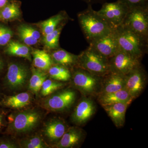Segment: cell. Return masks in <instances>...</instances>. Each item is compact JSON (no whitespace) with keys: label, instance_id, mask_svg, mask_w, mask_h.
<instances>
[{"label":"cell","instance_id":"obj_30","mask_svg":"<svg viewBox=\"0 0 148 148\" xmlns=\"http://www.w3.org/2000/svg\"><path fill=\"white\" fill-rule=\"evenodd\" d=\"M20 146L24 148H46L49 147L42 138L38 135L22 140L20 143Z\"/></svg>","mask_w":148,"mask_h":148},{"label":"cell","instance_id":"obj_3","mask_svg":"<svg viewBox=\"0 0 148 148\" xmlns=\"http://www.w3.org/2000/svg\"><path fill=\"white\" fill-rule=\"evenodd\" d=\"M41 119L40 112L34 109L12 114L8 117L6 132L16 135L28 133L38 126Z\"/></svg>","mask_w":148,"mask_h":148},{"label":"cell","instance_id":"obj_16","mask_svg":"<svg viewBox=\"0 0 148 148\" xmlns=\"http://www.w3.org/2000/svg\"><path fill=\"white\" fill-rule=\"evenodd\" d=\"M125 83V75L110 72L102 77L99 94L115 92L124 89Z\"/></svg>","mask_w":148,"mask_h":148},{"label":"cell","instance_id":"obj_37","mask_svg":"<svg viewBox=\"0 0 148 148\" xmlns=\"http://www.w3.org/2000/svg\"><path fill=\"white\" fill-rule=\"evenodd\" d=\"M4 67L3 61L2 60L1 58H0V72L2 71Z\"/></svg>","mask_w":148,"mask_h":148},{"label":"cell","instance_id":"obj_12","mask_svg":"<svg viewBox=\"0 0 148 148\" xmlns=\"http://www.w3.org/2000/svg\"><path fill=\"white\" fill-rule=\"evenodd\" d=\"M146 83L147 75L141 65L125 75V89L134 100L143 92Z\"/></svg>","mask_w":148,"mask_h":148},{"label":"cell","instance_id":"obj_26","mask_svg":"<svg viewBox=\"0 0 148 148\" xmlns=\"http://www.w3.org/2000/svg\"><path fill=\"white\" fill-rule=\"evenodd\" d=\"M20 15V6L16 1L8 3L0 10V18L5 21L13 20L18 18Z\"/></svg>","mask_w":148,"mask_h":148},{"label":"cell","instance_id":"obj_8","mask_svg":"<svg viewBox=\"0 0 148 148\" xmlns=\"http://www.w3.org/2000/svg\"><path fill=\"white\" fill-rule=\"evenodd\" d=\"M76 99L75 91L71 89H64L51 94L44 100L42 105L44 108L49 111L64 112L72 107Z\"/></svg>","mask_w":148,"mask_h":148},{"label":"cell","instance_id":"obj_13","mask_svg":"<svg viewBox=\"0 0 148 148\" xmlns=\"http://www.w3.org/2000/svg\"><path fill=\"white\" fill-rule=\"evenodd\" d=\"M95 111L94 102L90 98L84 96L74 109L71 116L72 121L77 125H82L90 120Z\"/></svg>","mask_w":148,"mask_h":148},{"label":"cell","instance_id":"obj_9","mask_svg":"<svg viewBox=\"0 0 148 148\" xmlns=\"http://www.w3.org/2000/svg\"><path fill=\"white\" fill-rule=\"evenodd\" d=\"M141 60L119 49L109 59L110 72L126 75L141 66Z\"/></svg>","mask_w":148,"mask_h":148},{"label":"cell","instance_id":"obj_31","mask_svg":"<svg viewBox=\"0 0 148 148\" xmlns=\"http://www.w3.org/2000/svg\"><path fill=\"white\" fill-rule=\"evenodd\" d=\"M13 33L10 29L5 26H0V45L8 44L10 41Z\"/></svg>","mask_w":148,"mask_h":148},{"label":"cell","instance_id":"obj_28","mask_svg":"<svg viewBox=\"0 0 148 148\" xmlns=\"http://www.w3.org/2000/svg\"><path fill=\"white\" fill-rule=\"evenodd\" d=\"M65 86L64 83L52 79H46L41 88V93L43 96H48Z\"/></svg>","mask_w":148,"mask_h":148},{"label":"cell","instance_id":"obj_4","mask_svg":"<svg viewBox=\"0 0 148 148\" xmlns=\"http://www.w3.org/2000/svg\"><path fill=\"white\" fill-rule=\"evenodd\" d=\"M78 56L77 67L101 77L110 72L109 59L90 46Z\"/></svg>","mask_w":148,"mask_h":148},{"label":"cell","instance_id":"obj_29","mask_svg":"<svg viewBox=\"0 0 148 148\" xmlns=\"http://www.w3.org/2000/svg\"><path fill=\"white\" fill-rule=\"evenodd\" d=\"M63 25H60L53 32L44 36L43 42L45 45L49 49H57L59 47V38Z\"/></svg>","mask_w":148,"mask_h":148},{"label":"cell","instance_id":"obj_32","mask_svg":"<svg viewBox=\"0 0 148 148\" xmlns=\"http://www.w3.org/2000/svg\"><path fill=\"white\" fill-rule=\"evenodd\" d=\"M120 1L125 4L129 9L148 5V0H120Z\"/></svg>","mask_w":148,"mask_h":148},{"label":"cell","instance_id":"obj_2","mask_svg":"<svg viewBox=\"0 0 148 148\" xmlns=\"http://www.w3.org/2000/svg\"><path fill=\"white\" fill-rule=\"evenodd\" d=\"M116 31L119 49L141 60L148 50V40L121 25Z\"/></svg>","mask_w":148,"mask_h":148},{"label":"cell","instance_id":"obj_1","mask_svg":"<svg viewBox=\"0 0 148 148\" xmlns=\"http://www.w3.org/2000/svg\"><path fill=\"white\" fill-rule=\"evenodd\" d=\"M79 22L84 35L89 43L92 40L113 30L98 13L91 4L78 14Z\"/></svg>","mask_w":148,"mask_h":148},{"label":"cell","instance_id":"obj_23","mask_svg":"<svg viewBox=\"0 0 148 148\" xmlns=\"http://www.w3.org/2000/svg\"><path fill=\"white\" fill-rule=\"evenodd\" d=\"M34 64L37 69L45 71L52 66L53 61L50 56L44 51L34 49L32 52Z\"/></svg>","mask_w":148,"mask_h":148},{"label":"cell","instance_id":"obj_20","mask_svg":"<svg viewBox=\"0 0 148 148\" xmlns=\"http://www.w3.org/2000/svg\"><path fill=\"white\" fill-rule=\"evenodd\" d=\"M52 61L57 65L66 68H75L78 66V56L74 55L63 49H57L51 54Z\"/></svg>","mask_w":148,"mask_h":148},{"label":"cell","instance_id":"obj_5","mask_svg":"<svg viewBox=\"0 0 148 148\" xmlns=\"http://www.w3.org/2000/svg\"><path fill=\"white\" fill-rule=\"evenodd\" d=\"M71 78L75 88L85 97L98 95L101 88L102 77L79 67L74 68Z\"/></svg>","mask_w":148,"mask_h":148},{"label":"cell","instance_id":"obj_21","mask_svg":"<svg viewBox=\"0 0 148 148\" xmlns=\"http://www.w3.org/2000/svg\"><path fill=\"white\" fill-rule=\"evenodd\" d=\"M18 33L19 38L27 46L35 45L40 38V34L38 30L26 24L18 27Z\"/></svg>","mask_w":148,"mask_h":148},{"label":"cell","instance_id":"obj_18","mask_svg":"<svg viewBox=\"0 0 148 148\" xmlns=\"http://www.w3.org/2000/svg\"><path fill=\"white\" fill-rule=\"evenodd\" d=\"M129 105L119 103L103 106L114 124L117 127H123L125 122V113Z\"/></svg>","mask_w":148,"mask_h":148},{"label":"cell","instance_id":"obj_17","mask_svg":"<svg viewBox=\"0 0 148 148\" xmlns=\"http://www.w3.org/2000/svg\"><path fill=\"white\" fill-rule=\"evenodd\" d=\"M98 102L102 107L119 103H126L129 105L133 101L125 88L115 92L100 93L98 95Z\"/></svg>","mask_w":148,"mask_h":148},{"label":"cell","instance_id":"obj_25","mask_svg":"<svg viewBox=\"0 0 148 148\" xmlns=\"http://www.w3.org/2000/svg\"><path fill=\"white\" fill-rule=\"evenodd\" d=\"M51 79L61 82L69 81L71 79V72L65 66L56 65L51 66L48 70Z\"/></svg>","mask_w":148,"mask_h":148},{"label":"cell","instance_id":"obj_35","mask_svg":"<svg viewBox=\"0 0 148 148\" xmlns=\"http://www.w3.org/2000/svg\"><path fill=\"white\" fill-rule=\"evenodd\" d=\"M83 1L85 2L88 4H91L92 3H101L104 2L105 0H82Z\"/></svg>","mask_w":148,"mask_h":148},{"label":"cell","instance_id":"obj_36","mask_svg":"<svg viewBox=\"0 0 148 148\" xmlns=\"http://www.w3.org/2000/svg\"><path fill=\"white\" fill-rule=\"evenodd\" d=\"M8 0H0V9L5 6L8 2Z\"/></svg>","mask_w":148,"mask_h":148},{"label":"cell","instance_id":"obj_7","mask_svg":"<svg viewBox=\"0 0 148 148\" xmlns=\"http://www.w3.org/2000/svg\"><path fill=\"white\" fill-rule=\"evenodd\" d=\"M129 8L120 0L114 2H106L97 13L108 24L112 29L116 30L121 25Z\"/></svg>","mask_w":148,"mask_h":148},{"label":"cell","instance_id":"obj_6","mask_svg":"<svg viewBox=\"0 0 148 148\" xmlns=\"http://www.w3.org/2000/svg\"><path fill=\"white\" fill-rule=\"evenodd\" d=\"M121 25L148 40V5L129 9Z\"/></svg>","mask_w":148,"mask_h":148},{"label":"cell","instance_id":"obj_22","mask_svg":"<svg viewBox=\"0 0 148 148\" xmlns=\"http://www.w3.org/2000/svg\"><path fill=\"white\" fill-rule=\"evenodd\" d=\"M5 51L8 55L26 58L30 61L32 60L29 48L26 45L18 42L10 41L8 44Z\"/></svg>","mask_w":148,"mask_h":148},{"label":"cell","instance_id":"obj_27","mask_svg":"<svg viewBox=\"0 0 148 148\" xmlns=\"http://www.w3.org/2000/svg\"><path fill=\"white\" fill-rule=\"evenodd\" d=\"M66 19L65 14L60 13L41 23V28L44 36L50 34L58 28L61 22Z\"/></svg>","mask_w":148,"mask_h":148},{"label":"cell","instance_id":"obj_11","mask_svg":"<svg viewBox=\"0 0 148 148\" xmlns=\"http://www.w3.org/2000/svg\"><path fill=\"white\" fill-rule=\"evenodd\" d=\"M28 77L29 71L26 66L12 63L9 65L4 85L10 90H19L26 85Z\"/></svg>","mask_w":148,"mask_h":148},{"label":"cell","instance_id":"obj_14","mask_svg":"<svg viewBox=\"0 0 148 148\" xmlns=\"http://www.w3.org/2000/svg\"><path fill=\"white\" fill-rule=\"evenodd\" d=\"M84 137L83 130L74 126L69 127L54 146L57 148H74L80 145Z\"/></svg>","mask_w":148,"mask_h":148},{"label":"cell","instance_id":"obj_24","mask_svg":"<svg viewBox=\"0 0 148 148\" xmlns=\"http://www.w3.org/2000/svg\"><path fill=\"white\" fill-rule=\"evenodd\" d=\"M47 75L42 70L32 69V75L29 80V88L33 93L38 94L41 88L43 82L47 79Z\"/></svg>","mask_w":148,"mask_h":148},{"label":"cell","instance_id":"obj_34","mask_svg":"<svg viewBox=\"0 0 148 148\" xmlns=\"http://www.w3.org/2000/svg\"><path fill=\"white\" fill-rule=\"evenodd\" d=\"M5 117V112L3 110L0 109V131H1L6 125Z\"/></svg>","mask_w":148,"mask_h":148},{"label":"cell","instance_id":"obj_33","mask_svg":"<svg viewBox=\"0 0 148 148\" xmlns=\"http://www.w3.org/2000/svg\"><path fill=\"white\" fill-rule=\"evenodd\" d=\"M18 146L12 140L5 138H0V148H16Z\"/></svg>","mask_w":148,"mask_h":148},{"label":"cell","instance_id":"obj_19","mask_svg":"<svg viewBox=\"0 0 148 148\" xmlns=\"http://www.w3.org/2000/svg\"><path fill=\"white\" fill-rule=\"evenodd\" d=\"M32 100L30 93L22 92L15 95L4 96L0 101V106L10 108H22L30 104Z\"/></svg>","mask_w":148,"mask_h":148},{"label":"cell","instance_id":"obj_10","mask_svg":"<svg viewBox=\"0 0 148 148\" xmlns=\"http://www.w3.org/2000/svg\"><path fill=\"white\" fill-rule=\"evenodd\" d=\"M89 44V46L108 59L119 50L116 30L94 39Z\"/></svg>","mask_w":148,"mask_h":148},{"label":"cell","instance_id":"obj_15","mask_svg":"<svg viewBox=\"0 0 148 148\" xmlns=\"http://www.w3.org/2000/svg\"><path fill=\"white\" fill-rule=\"evenodd\" d=\"M69 127L63 120L54 118L46 123L43 131L45 136L49 142L56 144Z\"/></svg>","mask_w":148,"mask_h":148}]
</instances>
